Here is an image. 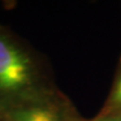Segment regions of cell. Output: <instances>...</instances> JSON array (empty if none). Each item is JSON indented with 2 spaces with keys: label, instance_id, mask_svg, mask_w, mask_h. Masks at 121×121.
Returning a JSON list of instances; mask_svg holds the SVG:
<instances>
[{
  "label": "cell",
  "instance_id": "6da1fadb",
  "mask_svg": "<svg viewBox=\"0 0 121 121\" xmlns=\"http://www.w3.org/2000/svg\"><path fill=\"white\" fill-rule=\"evenodd\" d=\"M36 81L31 55L0 27V108L32 101Z\"/></svg>",
  "mask_w": 121,
  "mask_h": 121
},
{
  "label": "cell",
  "instance_id": "7a4b0ae2",
  "mask_svg": "<svg viewBox=\"0 0 121 121\" xmlns=\"http://www.w3.org/2000/svg\"><path fill=\"white\" fill-rule=\"evenodd\" d=\"M9 121H56L50 107L31 101L4 109Z\"/></svg>",
  "mask_w": 121,
  "mask_h": 121
},
{
  "label": "cell",
  "instance_id": "3957f363",
  "mask_svg": "<svg viewBox=\"0 0 121 121\" xmlns=\"http://www.w3.org/2000/svg\"><path fill=\"white\" fill-rule=\"evenodd\" d=\"M114 100L117 103L121 104V78L119 79L118 83H117L115 91H114Z\"/></svg>",
  "mask_w": 121,
  "mask_h": 121
},
{
  "label": "cell",
  "instance_id": "277c9868",
  "mask_svg": "<svg viewBox=\"0 0 121 121\" xmlns=\"http://www.w3.org/2000/svg\"><path fill=\"white\" fill-rule=\"evenodd\" d=\"M0 121H9L8 118H7V115L4 111V109L0 108Z\"/></svg>",
  "mask_w": 121,
  "mask_h": 121
},
{
  "label": "cell",
  "instance_id": "5b68a950",
  "mask_svg": "<svg viewBox=\"0 0 121 121\" xmlns=\"http://www.w3.org/2000/svg\"><path fill=\"white\" fill-rule=\"evenodd\" d=\"M114 121H115V120H114Z\"/></svg>",
  "mask_w": 121,
  "mask_h": 121
}]
</instances>
